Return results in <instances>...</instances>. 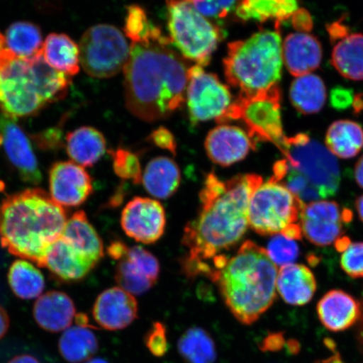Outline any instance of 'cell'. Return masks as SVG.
I'll use <instances>...</instances> for the list:
<instances>
[{
	"instance_id": "6da1fadb",
	"label": "cell",
	"mask_w": 363,
	"mask_h": 363,
	"mask_svg": "<svg viewBox=\"0 0 363 363\" xmlns=\"http://www.w3.org/2000/svg\"><path fill=\"white\" fill-rule=\"evenodd\" d=\"M261 176L240 174L227 181L214 172L206 175L196 218L185 226L182 243L188 253L182 259L185 275H215L213 260L238 245L249 227L248 210Z\"/></svg>"
},
{
	"instance_id": "7a4b0ae2",
	"label": "cell",
	"mask_w": 363,
	"mask_h": 363,
	"mask_svg": "<svg viewBox=\"0 0 363 363\" xmlns=\"http://www.w3.org/2000/svg\"><path fill=\"white\" fill-rule=\"evenodd\" d=\"M169 45H130L123 69L125 104L133 115L144 121L165 119L185 102L189 67Z\"/></svg>"
},
{
	"instance_id": "3957f363",
	"label": "cell",
	"mask_w": 363,
	"mask_h": 363,
	"mask_svg": "<svg viewBox=\"0 0 363 363\" xmlns=\"http://www.w3.org/2000/svg\"><path fill=\"white\" fill-rule=\"evenodd\" d=\"M65 208L40 189L9 195L0 203V244L13 256L44 267L45 256L61 237Z\"/></svg>"
},
{
	"instance_id": "277c9868",
	"label": "cell",
	"mask_w": 363,
	"mask_h": 363,
	"mask_svg": "<svg viewBox=\"0 0 363 363\" xmlns=\"http://www.w3.org/2000/svg\"><path fill=\"white\" fill-rule=\"evenodd\" d=\"M278 274L266 249L247 240L229 258L216 283L231 314L240 323L250 325L274 303Z\"/></svg>"
},
{
	"instance_id": "5b68a950",
	"label": "cell",
	"mask_w": 363,
	"mask_h": 363,
	"mask_svg": "<svg viewBox=\"0 0 363 363\" xmlns=\"http://www.w3.org/2000/svg\"><path fill=\"white\" fill-rule=\"evenodd\" d=\"M280 151L284 158L275 162L271 179L285 186L299 201L306 204L337 194L339 163L324 145L301 133L286 138Z\"/></svg>"
},
{
	"instance_id": "8992f818",
	"label": "cell",
	"mask_w": 363,
	"mask_h": 363,
	"mask_svg": "<svg viewBox=\"0 0 363 363\" xmlns=\"http://www.w3.org/2000/svg\"><path fill=\"white\" fill-rule=\"evenodd\" d=\"M71 79L50 67L43 55L13 57L0 69V108L11 119L35 115L66 97Z\"/></svg>"
},
{
	"instance_id": "52a82bcc",
	"label": "cell",
	"mask_w": 363,
	"mask_h": 363,
	"mask_svg": "<svg viewBox=\"0 0 363 363\" xmlns=\"http://www.w3.org/2000/svg\"><path fill=\"white\" fill-rule=\"evenodd\" d=\"M223 65L226 81L239 89V95L255 94L278 85L283 67L279 29L261 30L229 43Z\"/></svg>"
},
{
	"instance_id": "ba28073f",
	"label": "cell",
	"mask_w": 363,
	"mask_h": 363,
	"mask_svg": "<svg viewBox=\"0 0 363 363\" xmlns=\"http://www.w3.org/2000/svg\"><path fill=\"white\" fill-rule=\"evenodd\" d=\"M167 22L171 43L187 60L203 67L210 63L222 33L196 11L191 1L167 2Z\"/></svg>"
},
{
	"instance_id": "9c48e42d",
	"label": "cell",
	"mask_w": 363,
	"mask_h": 363,
	"mask_svg": "<svg viewBox=\"0 0 363 363\" xmlns=\"http://www.w3.org/2000/svg\"><path fill=\"white\" fill-rule=\"evenodd\" d=\"M281 92L279 85L252 95H239L217 123L242 121L253 140L274 143L279 150L286 136L281 118Z\"/></svg>"
},
{
	"instance_id": "30bf717a",
	"label": "cell",
	"mask_w": 363,
	"mask_h": 363,
	"mask_svg": "<svg viewBox=\"0 0 363 363\" xmlns=\"http://www.w3.org/2000/svg\"><path fill=\"white\" fill-rule=\"evenodd\" d=\"M302 203L283 184L272 179L253 193L249 204V227L261 235L283 234L299 224Z\"/></svg>"
},
{
	"instance_id": "8fae6325",
	"label": "cell",
	"mask_w": 363,
	"mask_h": 363,
	"mask_svg": "<svg viewBox=\"0 0 363 363\" xmlns=\"http://www.w3.org/2000/svg\"><path fill=\"white\" fill-rule=\"evenodd\" d=\"M82 67L94 78L108 79L119 74L128 62L130 47L117 27L99 24L90 27L80 40Z\"/></svg>"
},
{
	"instance_id": "7c38bea8",
	"label": "cell",
	"mask_w": 363,
	"mask_h": 363,
	"mask_svg": "<svg viewBox=\"0 0 363 363\" xmlns=\"http://www.w3.org/2000/svg\"><path fill=\"white\" fill-rule=\"evenodd\" d=\"M186 97L190 120L194 124L216 121L233 104L228 86L222 84L217 75L204 71L199 65L189 67Z\"/></svg>"
},
{
	"instance_id": "4fadbf2b",
	"label": "cell",
	"mask_w": 363,
	"mask_h": 363,
	"mask_svg": "<svg viewBox=\"0 0 363 363\" xmlns=\"http://www.w3.org/2000/svg\"><path fill=\"white\" fill-rule=\"evenodd\" d=\"M352 217L351 211L342 210L337 203L323 199L305 204L299 225L308 242L318 247H326L342 238L344 225Z\"/></svg>"
},
{
	"instance_id": "5bb4252c",
	"label": "cell",
	"mask_w": 363,
	"mask_h": 363,
	"mask_svg": "<svg viewBox=\"0 0 363 363\" xmlns=\"http://www.w3.org/2000/svg\"><path fill=\"white\" fill-rule=\"evenodd\" d=\"M121 223L125 233L135 242L155 243L164 234V208L156 199L135 197L123 208Z\"/></svg>"
},
{
	"instance_id": "9a60e30c",
	"label": "cell",
	"mask_w": 363,
	"mask_h": 363,
	"mask_svg": "<svg viewBox=\"0 0 363 363\" xmlns=\"http://www.w3.org/2000/svg\"><path fill=\"white\" fill-rule=\"evenodd\" d=\"M50 196L63 208L79 207L93 193L89 172L74 162L54 163L49 172Z\"/></svg>"
},
{
	"instance_id": "2e32d148",
	"label": "cell",
	"mask_w": 363,
	"mask_h": 363,
	"mask_svg": "<svg viewBox=\"0 0 363 363\" xmlns=\"http://www.w3.org/2000/svg\"><path fill=\"white\" fill-rule=\"evenodd\" d=\"M160 264L147 250L129 247L125 256L118 262L115 279L118 285L133 295L147 293L157 283Z\"/></svg>"
},
{
	"instance_id": "e0dca14e",
	"label": "cell",
	"mask_w": 363,
	"mask_h": 363,
	"mask_svg": "<svg viewBox=\"0 0 363 363\" xmlns=\"http://www.w3.org/2000/svg\"><path fill=\"white\" fill-rule=\"evenodd\" d=\"M0 135L9 161L19 174L21 179L33 185L42 183L43 174L33 146L16 122L6 116H0Z\"/></svg>"
},
{
	"instance_id": "ac0fdd59",
	"label": "cell",
	"mask_w": 363,
	"mask_h": 363,
	"mask_svg": "<svg viewBox=\"0 0 363 363\" xmlns=\"http://www.w3.org/2000/svg\"><path fill=\"white\" fill-rule=\"evenodd\" d=\"M93 316L96 323L104 330H123L138 318V302L134 295L123 289H108L99 294L95 301Z\"/></svg>"
},
{
	"instance_id": "d6986e66",
	"label": "cell",
	"mask_w": 363,
	"mask_h": 363,
	"mask_svg": "<svg viewBox=\"0 0 363 363\" xmlns=\"http://www.w3.org/2000/svg\"><path fill=\"white\" fill-rule=\"evenodd\" d=\"M204 146L213 162L229 167L243 160L251 150H255L256 142L239 127L220 125L210 131Z\"/></svg>"
},
{
	"instance_id": "ffe728a7",
	"label": "cell",
	"mask_w": 363,
	"mask_h": 363,
	"mask_svg": "<svg viewBox=\"0 0 363 363\" xmlns=\"http://www.w3.org/2000/svg\"><path fill=\"white\" fill-rule=\"evenodd\" d=\"M361 303L340 289L330 290L318 302V317L325 328L334 333L346 330L361 320Z\"/></svg>"
},
{
	"instance_id": "44dd1931",
	"label": "cell",
	"mask_w": 363,
	"mask_h": 363,
	"mask_svg": "<svg viewBox=\"0 0 363 363\" xmlns=\"http://www.w3.org/2000/svg\"><path fill=\"white\" fill-rule=\"evenodd\" d=\"M322 55L319 40L311 34H289L282 44L283 62L296 78L316 70L320 65Z\"/></svg>"
},
{
	"instance_id": "7402d4cb",
	"label": "cell",
	"mask_w": 363,
	"mask_h": 363,
	"mask_svg": "<svg viewBox=\"0 0 363 363\" xmlns=\"http://www.w3.org/2000/svg\"><path fill=\"white\" fill-rule=\"evenodd\" d=\"M96 265L86 259L62 237L45 252L44 267L62 282H78L85 278Z\"/></svg>"
},
{
	"instance_id": "603a6c76",
	"label": "cell",
	"mask_w": 363,
	"mask_h": 363,
	"mask_svg": "<svg viewBox=\"0 0 363 363\" xmlns=\"http://www.w3.org/2000/svg\"><path fill=\"white\" fill-rule=\"evenodd\" d=\"M33 315L40 328L52 333H63L74 323L76 307L69 295L54 290L36 299Z\"/></svg>"
},
{
	"instance_id": "cb8c5ba5",
	"label": "cell",
	"mask_w": 363,
	"mask_h": 363,
	"mask_svg": "<svg viewBox=\"0 0 363 363\" xmlns=\"http://www.w3.org/2000/svg\"><path fill=\"white\" fill-rule=\"evenodd\" d=\"M316 289L315 275L305 265L293 263L279 271L277 291L290 306L306 305L314 297Z\"/></svg>"
},
{
	"instance_id": "d4e9b609",
	"label": "cell",
	"mask_w": 363,
	"mask_h": 363,
	"mask_svg": "<svg viewBox=\"0 0 363 363\" xmlns=\"http://www.w3.org/2000/svg\"><path fill=\"white\" fill-rule=\"evenodd\" d=\"M61 237L94 265L104 257L102 240L83 211H77L68 218Z\"/></svg>"
},
{
	"instance_id": "484cf974",
	"label": "cell",
	"mask_w": 363,
	"mask_h": 363,
	"mask_svg": "<svg viewBox=\"0 0 363 363\" xmlns=\"http://www.w3.org/2000/svg\"><path fill=\"white\" fill-rule=\"evenodd\" d=\"M145 189L154 198L169 199L178 190L181 172L177 163L171 158L158 157L148 163L143 174Z\"/></svg>"
},
{
	"instance_id": "4316f807",
	"label": "cell",
	"mask_w": 363,
	"mask_h": 363,
	"mask_svg": "<svg viewBox=\"0 0 363 363\" xmlns=\"http://www.w3.org/2000/svg\"><path fill=\"white\" fill-rule=\"evenodd\" d=\"M67 152L72 162L82 167H93L106 150V142L101 133L93 127L84 126L67 133Z\"/></svg>"
},
{
	"instance_id": "83f0119b",
	"label": "cell",
	"mask_w": 363,
	"mask_h": 363,
	"mask_svg": "<svg viewBox=\"0 0 363 363\" xmlns=\"http://www.w3.org/2000/svg\"><path fill=\"white\" fill-rule=\"evenodd\" d=\"M79 47L65 34L52 33L45 40L43 55L53 69L67 76H74L80 70Z\"/></svg>"
},
{
	"instance_id": "f1b7e54d",
	"label": "cell",
	"mask_w": 363,
	"mask_h": 363,
	"mask_svg": "<svg viewBox=\"0 0 363 363\" xmlns=\"http://www.w3.org/2000/svg\"><path fill=\"white\" fill-rule=\"evenodd\" d=\"M298 10V3L293 0H246L238 4L235 13L243 21L274 20L279 28L280 22L289 20Z\"/></svg>"
},
{
	"instance_id": "f546056e",
	"label": "cell",
	"mask_w": 363,
	"mask_h": 363,
	"mask_svg": "<svg viewBox=\"0 0 363 363\" xmlns=\"http://www.w3.org/2000/svg\"><path fill=\"white\" fill-rule=\"evenodd\" d=\"M290 101L303 115H313L324 107L328 93L319 76L307 74L295 79L290 87Z\"/></svg>"
},
{
	"instance_id": "4dcf8cb0",
	"label": "cell",
	"mask_w": 363,
	"mask_h": 363,
	"mask_svg": "<svg viewBox=\"0 0 363 363\" xmlns=\"http://www.w3.org/2000/svg\"><path fill=\"white\" fill-rule=\"evenodd\" d=\"M331 63L344 78L363 80V35H347L335 45Z\"/></svg>"
},
{
	"instance_id": "1f68e13d",
	"label": "cell",
	"mask_w": 363,
	"mask_h": 363,
	"mask_svg": "<svg viewBox=\"0 0 363 363\" xmlns=\"http://www.w3.org/2000/svg\"><path fill=\"white\" fill-rule=\"evenodd\" d=\"M96 335L89 326L72 325L63 331L58 342V350L63 359L69 363L86 362L98 352Z\"/></svg>"
},
{
	"instance_id": "d6a6232c",
	"label": "cell",
	"mask_w": 363,
	"mask_h": 363,
	"mask_svg": "<svg viewBox=\"0 0 363 363\" xmlns=\"http://www.w3.org/2000/svg\"><path fill=\"white\" fill-rule=\"evenodd\" d=\"M325 145L335 157L342 159L356 157L363 148L361 125L347 120L334 122L326 133Z\"/></svg>"
},
{
	"instance_id": "836d02e7",
	"label": "cell",
	"mask_w": 363,
	"mask_h": 363,
	"mask_svg": "<svg viewBox=\"0 0 363 363\" xmlns=\"http://www.w3.org/2000/svg\"><path fill=\"white\" fill-rule=\"evenodd\" d=\"M8 282L13 294L25 301L42 296L45 287L43 272L33 262L25 259L12 263L8 272Z\"/></svg>"
},
{
	"instance_id": "e575fe53",
	"label": "cell",
	"mask_w": 363,
	"mask_h": 363,
	"mask_svg": "<svg viewBox=\"0 0 363 363\" xmlns=\"http://www.w3.org/2000/svg\"><path fill=\"white\" fill-rule=\"evenodd\" d=\"M8 50L13 56L21 59L35 57L43 52L42 31L33 23L18 21L13 23L4 35Z\"/></svg>"
},
{
	"instance_id": "d590c367",
	"label": "cell",
	"mask_w": 363,
	"mask_h": 363,
	"mask_svg": "<svg viewBox=\"0 0 363 363\" xmlns=\"http://www.w3.org/2000/svg\"><path fill=\"white\" fill-rule=\"evenodd\" d=\"M179 352L187 363H215L217 358L214 340L206 330L197 326L189 328L181 335Z\"/></svg>"
},
{
	"instance_id": "8d00e7d4",
	"label": "cell",
	"mask_w": 363,
	"mask_h": 363,
	"mask_svg": "<svg viewBox=\"0 0 363 363\" xmlns=\"http://www.w3.org/2000/svg\"><path fill=\"white\" fill-rule=\"evenodd\" d=\"M124 30L131 43L171 44L170 39L162 34L159 27L149 21L146 11L138 6H131L127 9Z\"/></svg>"
},
{
	"instance_id": "74e56055",
	"label": "cell",
	"mask_w": 363,
	"mask_h": 363,
	"mask_svg": "<svg viewBox=\"0 0 363 363\" xmlns=\"http://www.w3.org/2000/svg\"><path fill=\"white\" fill-rule=\"evenodd\" d=\"M272 262L277 267L293 264L299 256L298 245L295 240L283 234L275 235L269 240L266 249Z\"/></svg>"
},
{
	"instance_id": "f35d334b",
	"label": "cell",
	"mask_w": 363,
	"mask_h": 363,
	"mask_svg": "<svg viewBox=\"0 0 363 363\" xmlns=\"http://www.w3.org/2000/svg\"><path fill=\"white\" fill-rule=\"evenodd\" d=\"M113 161V171L122 179L133 180V183H142V165L135 154L125 149H118L111 152Z\"/></svg>"
},
{
	"instance_id": "ab89813d",
	"label": "cell",
	"mask_w": 363,
	"mask_h": 363,
	"mask_svg": "<svg viewBox=\"0 0 363 363\" xmlns=\"http://www.w3.org/2000/svg\"><path fill=\"white\" fill-rule=\"evenodd\" d=\"M340 267L353 279H363V242L348 245L340 256Z\"/></svg>"
},
{
	"instance_id": "60d3db41",
	"label": "cell",
	"mask_w": 363,
	"mask_h": 363,
	"mask_svg": "<svg viewBox=\"0 0 363 363\" xmlns=\"http://www.w3.org/2000/svg\"><path fill=\"white\" fill-rule=\"evenodd\" d=\"M145 345L154 357H162L169 351V340L164 324L154 322L145 335Z\"/></svg>"
},
{
	"instance_id": "b9f144b4",
	"label": "cell",
	"mask_w": 363,
	"mask_h": 363,
	"mask_svg": "<svg viewBox=\"0 0 363 363\" xmlns=\"http://www.w3.org/2000/svg\"><path fill=\"white\" fill-rule=\"evenodd\" d=\"M194 7L204 17L225 18L238 4L235 1H191Z\"/></svg>"
},
{
	"instance_id": "7bdbcfd3",
	"label": "cell",
	"mask_w": 363,
	"mask_h": 363,
	"mask_svg": "<svg viewBox=\"0 0 363 363\" xmlns=\"http://www.w3.org/2000/svg\"><path fill=\"white\" fill-rule=\"evenodd\" d=\"M149 140L156 145L157 147L167 150L172 154H176L177 144L174 135L165 127H159L150 135Z\"/></svg>"
},
{
	"instance_id": "ee69618b",
	"label": "cell",
	"mask_w": 363,
	"mask_h": 363,
	"mask_svg": "<svg viewBox=\"0 0 363 363\" xmlns=\"http://www.w3.org/2000/svg\"><path fill=\"white\" fill-rule=\"evenodd\" d=\"M352 101L351 91L345 89H335L331 92V103L335 108H344L350 106Z\"/></svg>"
},
{
	"instance_id": "f6af8a7d",
	"label": "cell",
	"mask_w": 363,
	"mask_h": 363,
	"mask_svg": "<svg viewBox=\"0 0 363 363\" xmlns=\"http://www.w3.org/2000/svg\"><path fill=\"white\" fill-rule=\"evenodd\" d=\"M292 18L294 26L298 30V33H306V31L311 29V18L310 13L306 11L298 9V10L294 13Z\"/></svg>"
},
{
	"instance_id": "bcb514c9",
	"label": "cell",
	"mask_w": 363,
	"mask_h": 363,
	"mask_svg": "<svg viewBox=\"0 0 363 363\" xmlns=\"http://www.w3.org/2000/svg\"><path fill=\"white\" fill-rule=\"evenodd\" d=\"M284 343L282 334H271L262 340L260 348L262 352L279 351L284 347Z\"/></svg>"
},
{
	"instance_id": "7dc6e473",
	"label": "cell",
	"mask_w": 363,
	"mask_h": 363,
	"mask_svg": "<svg viewBox=\"0 0 363 363\" xmlns=\"http://www.w3.org/2000/svg\"><path fill=\"white\" fill-rule=\"evenodd\" d=\"M129 247L121 242H113L108 247V255L113 258V260L120 261L125 256Z\"/></svg>"
},
{
	"instance_id": "c3c4849f",
	"label": "cell",
	"mask_w": 363,
	"mask_h": 363,
	"mask_svg": "<svg viewBox=\"0 0 363 363\" xmlns=\"http://www.w3.org/2000/svg\"><path fill=\"white\" fill-rule=\"evenodd\" d=\"M11 320L8 313L0 306V340L4 337L10 329Z\"/></svg>"
},
{
	"instance_id": "681fc988",
	"label": "cell",
	"mask_w": 363,
	"mask_h": 363,
	"mask_svg": "<svg viewBox=\"0 0 363 363\" xmlns=\"http://www.w3.org/2000/svg\"><path fill=\"white\" fill-rule=\"evenodd\" d=\"M13 57L15 56H13V54L6 48L4 35L0 33V69H1L4 63Z\"/></svg>"
},
{
	"instance_id": "f907efd6",
	"label": "cell",
	"mask_w": 363,
	"mask_h": 363,
	"mask_svg": "<svg viewBox=\"0 0 363 363\" xmlns=\"http://www.w3.org/2000/svg\"><path fill=\"white\" fill-rule=\"evenodd\" d=\"M8 363H40L38 358L29 355V354H23V355L13 357Z\"/></svg>"
},
{
	"instance_id": "816d5d0a",
	"label": "cell",
	"mask_w": 363,
	"mask_h": 363,
	"mask_svg": "<svg viewBox=\"0 0 363 363\" xmlns=\"http://www.w3.org/2000/svg\"><path fill=\"white\" fill-rule=\"evenodd\" d=\"M355 179L357 184L363 189V155L357 162L355 167Z\"/></svg>"
},
{
	"instance_id": "f5cc1de1",
	"label": "cell",
	"mask_w": 363,
	"mask_h": 363,
	"mask_svg": "<svg viewBox=\"0 0 363 363\" xmlns=\"http://www.w3.org/2000/svg\"><path fill=\"white\" fill-rule=\"evenodd\" d=\"M315 363H346L342 360V357L340 356V354L337 352H334L333 355H331L329 357L325 358V359H322L320 361H317Z\"/></svg>"
},
{
	"instance_id": "db71d44e",
	"label": "cell",
	"mask_w": 363,
	"mask_h": 363,
	"mask_svg": "<svg viewBox=\"0 0 363 363\" xmlns=\"http://www.w3.org/2000/svg\"><path fill=\"white\" fill-rule=\"evenodd\" d=\"M356 208L361 220L363 222V194L356 201Z\"/></svg>"
},
{
	"instance_id": "11a10c76",
	"label": "cell",
	"mask_w": 363,
	"mask_h": 363,
	"mask_svg": "<svg viewBox=\"0 0 363 363\" xmlns=\"http://www.w3.org/2000/svg\"><path fill=\"white\" fill-rule=\"evenodd\" d=\"M85 363H108L106 359L101 357H95L91 358L90 360L86 362Z\"/></svg>"
},
{
	"instance_id": "9f6ffc18",
	"label": "cell",
	"mask_w": 363,
	"mask_h": 363,
	"mask_svg": "<svg viewBox=\"0 0 363 363\" xmlns=\"http://www.w3.org/2000/svg\"><path fill=\"white\" fill-rule=\"evenodd\" d=\"M362 324L360 326V330H359V335H358V339H359V342L363 347V311H362V315L361 318Z\"/></svg>"
}]
</instances>
